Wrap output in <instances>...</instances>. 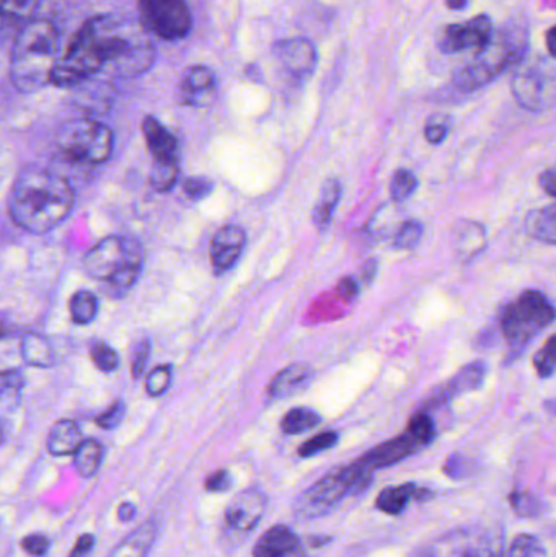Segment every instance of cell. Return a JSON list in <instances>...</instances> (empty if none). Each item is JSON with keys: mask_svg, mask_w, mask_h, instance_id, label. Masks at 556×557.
<instances>
[{"mask_svg": "<svg viewBox=\"0 0 556 557\" xmlns=\"http://www.w3.org/2000/svg\"><path fill=\"white\" fill-rule=\"evenodd\" d=\"M156 62V48L146 29L114 15H97L82 25L59 58L51 85L77 88L98 74L137 77Z\"/></svg>", "mask_w": 556, "mask_h": 557, "instance_id": "6da1fadb", "label": "cell"}, {"mask_svg": "<svg viewBox=\"0 0 556 557\" xmlns=\"http://www.w3.org/2000/svg\"><path fill=\"white\" fill-rule=\"evenodd\" d=\"M74 205V188L64 176L51 170L26 169L13 183L9 212L20 228L41 235L61 225Z\"/></svg>", "mask_w": 556, "mask_h": 557, "instance_id": "7a4b0ae2", "label": "cell"}, {"mask_svg": "<svg viewBox=\"0 0 556 557\" xmlns=\"http://www.w3.org/2000/svg\"><path fill=\"white\" fill-rule=\"evenodd\" d=\"M59 33L46 18H32L20 28L10 58V81L22 94L51 85L59 61Z\"/></svg>", "mask_w": 556, "mask_h": 557, "instance_id": "3957f363", "label": "cell"}, {"mask_svg": "<svg viewBox=\"0 0 556 557\" xmlns=\"http://www.w3.org/2000/svg\"><path fill=\"white\" fill-rule=\"evenodd\" d=\"M144 268V248L129 237L103 238L84 258V270L95 281L103 282L118 295L126 294L139 281Z\"/></svg>", "mask_w": 556, "mask_h": 557, "instance_id": "277c9868", "label": "cell"}, {"mask_svg": "<svg viewBox=\"0 0 556 557\" xmlns=\"http://www.w3.org/2000/svg\"><path fill=\"white\" fill-rule=\"evenodd\" d=\"M372 483V471L355 461L339 468L304 491L294 504V516L302 522L329 516L351 493H362Z\"/></svg>", "mask_w": 556, "mask_h": 557, "instance_id": "5b68a950", "label": "cell"}, {"mask_svg": "<svg viewBox=\"0 0 556 557\" xmlns=\"http://www.w3.org/2000/svg\"><path fill=\"white\" fill-rule=\"evenodd\" d=\"M526 51V33L519 26L493 32L492 38L477 55L456 74V85L462 90H475L490 84L511 64H518Z\"/></svg>", "mask_w": 556, "mask_h": 557, "instance_id": "8992f818", "label": "cell"}, {"mask_svg": "<svg viewBox=\"0 0 556 557\" xmlns=\"http://www.w3.org/2000/svg\"><path fill=\"white\" fill-rule=\"evenodd\" d=\"M55 146L69 162L101 165L113 152V131L90 117L69 121L59 129Z\"/></svg>", "mask_w": 556, "mask_h": 557, "instance_id": "52a82bcc", "label": "cell"}, {"mask_svg": "<svg viewBox=\"0 0 556 557\" xmlns=\"http://www.w3.org/2000/svg\"><path fill=\"white\" fill-rule=\"evenodd\" d=\"M555 320L554 305L542 292L526 290L503 310L499 323L512 346H524Z\"/></svg>", "mask_w": 556, "mask_h": 557, "instance_id": "ba28073f", "label": "cell"}, {"mask_svg": "<svg viewBox=\"0 0 556 557\" xmlns=\"http://www.w3.org/2000/svg\"><path fill=\"white\" fill-rule=\"evenodd\" d=\"M140 26L165 41L186 38L193 28L191 10L186 0H137Z\"/></svg>", "mask_w": 556, "mask_h": 557, "instance_id": "9c48e42d", "label": "cell"}, {"mask_svg": "<svg viewBox=\"0 0 556 557\" xmlns=\"http://www.w3.org/2000/svg\"><path fill=\"white\" fill-rule=\"evenodd\" d=\"M512 95L522 108L544 111L555 103V75L547 65H522L512 77Z\"/></svg>", "mask_w": 556, "mask_h": 557, "instance_id": "30bf717a", "label": "cell"}, {"mask_svg": "<svg viewBox=\"0 0 556 557\" xmlns=\"http://www.w3.org/2000/svg\"><path fill=\"white\" fill-rule=\"evenodd\" d=\"M268 497L258 487L240 491L225 509V529L232 535H250L267 512Z\"/></svg>", "mask_w": 556, "mask_h": 557, "instance_id": "8fae6325", "label": "cell"}, {"mask_svg": "<svg viewBox=\"0 0 556 557\" xmlns=\"http://www.w3.org/2000/svg\"><path fill=\"white\" fill-rule=\"evenodd\" d=\"M493 23L489 15L473 16L464 23H453L441 33L437 45L443 52H460L480 49L492 38Z\"/></svg>", "mask_w": 556, "mask_h": 557, "instance_id": "7c38bea8", "label": "cell"}, {"mask_svg": "<svg viewBox=\"0 0 556 557\" xmlns=\"http://www.w3.org/2000/svg\"><path fill=\"white\" fill-rule=\"evenodd\" d=\"M273 54L284 71L294 77H307L312 74L319 61L316 46L306 38L284 39L274 46Z\"/></svg>", "mask_w": 556, "mask_h": 557, "instance_id": "4fadbf2b", "label": "cell"}, {"mask_svg": "<svg viewBox=\"0 0 556 557\" xmlns=\"http://www.w3.org/2000/svg\"><path fill=\"white\" fill-rule=\"evenodd\" d=\"M247 244L244 228L225 225L215 232L211 244V263L215 274H225L238 263Z\"/></svg>", "mask_w": 556, "mask_h": 557, "instance_id": "5bb4252c", "label": "cell"}, {"mask_svg": "<svg viewBox=\"0 0 556 557\" xmlns=\"http://www.w3.org/2000/svg\"><path fill=\"white\" fill-rule=\"evenodd\" d=\"M180 97L188 107L205 108L218 97V78L206 65H193L183 75Z\"/></svg>", "mask_w": 556, "mask_h": 557, "instance_id": "9a60e30c", "label": "cell"}, {"mask_svg": "<svg viewBox=\"0 0 556 557\" xmlns=\"http://www.w3.org/2000/svg\"><path fill=\"white\" fill-rule=\"evenodd\" d=\"M254 557H309L299 536L286 525H274L261 535Z\"/></svg>", "mask_w": 556, "mask_h": 557, "instance_id": "2e32d148", "label": "cell"}, {"mask_svg": "<svg viewBox=\"0 0 556 557\" xmlns=\"http://www.w3.org/2000/svg\"><path fill=\"white\" fill-rule=\"evenodd\" d=\"M421 445L410 434L398 435L392 441L384 442L378 447L369 450L365 457L359 458V463L365 465L368 470H382V468L394 467L405 458L413 455Z\"/></svg>", "mask_w": 556, "mask_h": 557, "instance_id": "e0dca14e", "label": "cell"}, {"mask_svg": "<svg viewBox=\"0 0 556 557\" xmlns=\"http://www.w3.org/2000/svg\"><path fill=\"white\" fill-rule=\"evenodd\" d=\"M143 133L153 162L178 163V140L159 120L153 116L144 117Z\"/></svg>", "mask_w": 556, "mask_h": 557, "instance_id": "ac0fdd59", "label": "cell"}, {"mask_svg": "<svg viewBox=\"0 0 556 557\" xmlns=\"http://www.w3.org/2000/svg\"><path fill=\"white\" fill-rule=\"evenodd\" d=\"M312 369L304 363H294V366L286 367L281 370L273 382H271L268 393L273 399L289 398L296 393L302 392L304 388L312 382Z\"/></svg>", "mask_w": 556, "mask_h": 557, "instance_id": "d6986e66", "label": "cell"}, {"mask_svg": "<svg viewBox=\"0 0 556 557\" xmlns=\"http://www.w3.org/2000/svg\"><path fill=\"white\" fill-rule=\"evenodd\" d=\"M159 529L153 520L140 523L133 530L116 548L113 549L110 557H149L156 543Z\"/></svg>", "mask_w": 556, "mask_h": 557, "instance_id": "ffe728a7", "label": "cell"}, {"mask_svg": "<svg viewBox=\"0 0 556 557\" xmlns=\"http://www.w3.org/2000/svg\"><path fill=\"white\" fill-rule=\"evenodd\" d=\"M427 490H420L417 484L407 483L401 486L385 487L375 500V506L382 513L397 517L407 509L408 504L413 499H427Z\"/></svg>", "mask_w": 556, "mask_h": 557, "instance_id": "44dd1931", "label": "cell"}, {"mask_svg": "<svg viewBox=\"0 0 556 557\" xmlns=\"http://www.w3.org/2000/svg\"><path fill=\"white\" fill-rule=\"evenodd\" d=\"M82 442H84V435H82L77 422L62 419V421L55 422L49 431L46 447L54 457H67V455L75 454Z\"/></svg>", "mask_w": 556, "mask_h": 557, "instance_id": "7402d4cb", "label": "cell"}, {"mask_svg": "<svg viewBox=\"0 0 556 557\" xmlns=\"http://www.w3.org/2000/svg\"><path fill=\"white\" fill-rule=\"evenodd\" d=\"M25 376L18 370H0V419L13 414L22 401Z\"/></svg>", "mask_w": 556, "mask_h": 557, "instance_id": "603a6c76", "label": "cell"}, {"mask_svg": "<svg viewBox=\"0 0 556 557\" xmlns=\"http://www.w3.org/2000/svg\"><path fill=\"white\" fill-rule=\"evenodd\" d=\"M485 362L477 360V362L469 363L450 380L449 385L441 392L440 399L453 398V396L462 395V393L475 392L485 382Z\"/></svg>", "mask_w": 556, "mask_h": 557, "instance_id": "cb8c5ba5", "label": "cell"}, {"mask_svg": "<svg viewBox=\"0 0 556 557\" xmlns=\"http://www.w3.org/2000/svg\"><path fill=\"white\" fill-rule=\"evenodd\" d=\"M20 350H22L23 360L28 366L39 367V369L54 366V349H52L51 341L41 334H25L20 344Z\"/></svg>", "mask_w": 556, "mask_h": 557, "instance_id": "d4e9b609", "label": "cell"}, {"mask_svg": "<svg viewBox=\"0 0 556 557\" xmlns=\"http://www.w3.org/2000/svg\"><path fill=\"white\" fill-rule=\"evenodd\" d=\"M339 198H342V183L336 178L326 180L320 189L319 202L313 209V224L319 231H325L329 227Z\"/></svg>", "mask_w": 556, "mask_h": 557, "instance_id": "484cf974", "label": "cell"}, {"mask_svg": "<svg viewBox=\"0 0 556 557\" xmlns=\"http://www.w3.org/2000/svg\"><path fill=\"white\" fill-rule=\"evenodd\" d=\"M528 234L534 240L544 242V244H556V209L555 205L547 208L538 209V211L529 212L528 221H526Z\"/></svg>", "mask_w": 556, "mask_h": 557, "instance_id": "4316f807", "label": "cell"}, {"mask_svg": "<svg viewBox=\"0 0 556 557\" xmlns=\"http://www.w3.org/2000/svg\"><path fill=\"white\" fill-rule=\"evenodd\" d=\"M103 445L100 442L95 438H84L75 454L72 455L75 470L82 478L95 476L103 463Z\"/></svg>", "mask_w": 556, "mask_h": 557, "instance_id": "83f0119b", "label": "cell"}, {"mask_svg": "<svg viewBox=\"0 0 556 557\" xmlns=\"http://www.w3.org/2000/svg\"><path fill=\"white\" fill-rule=\"evenodd\" d=\"M485 244V231L477 222H466L456 235V250L464 260H470L482 250Z\"/></svg>", "mask_w": 556, "mask_h": 557, "instance_id": "f1b7e54d", "label": "cell"}, {"mask_svg": "<svg viewBox=\"0 0 556 557\" xmlns=\"http://www.w3.org/2000/svg\"><path fill=\"white\" fill-rule=\"evenodd\" d=\"M98 308L97 295L90 290L75 292L69 301V313L75 324H90L97 318Z\"/></svg>", "mask_w": 556, "mask_h": 557, "instance_id": "f546056e", "label": "cell"}, {"mask_svg": "<svg viewBox=\"0 0 556 557\" xmlns=\"http://www.w3.org/2000/svg\"><path fill=\"white\" fill-rule=\"evenodd\" d=\"M322 422L319 412L309 408H294L286 412L283 421H281V429L284 434L297 435L317 428Z\"/></svg>", "mask_w": 556, "mask_h": 557, "instance_id": "4dcf8cb0", "label": "cell"}, {"mask_svg": "<svg viewBox=\"0 0 556 557\" xmlns=\"http://www.w3.org/2000/svg\"><path fill=\"white\" fill-rule=\"evenodd\" d=\"M42 0H0V16L10 22H29Z\"/></svg>", "mask_w": 556, "mask_h": 557, "instance_id": "1f68e13d", "label": "cell"}, {"mask_svg": "<svg viewBox=\"0 0 556 557\" xmlns=\"http://www.w3.org/2000/svg\"><path fill=\"white\" fill-rule=\"evenodd\" d=\"M178 163L153 162L152 170H150V185L157 191H170L178 182Z\"/></svg>", "mask_w": 556, "mask_h": 557, "instance_id": "d6a6232c", "label": "cell"}, {"mask_svg": "<svg viewBox=\"0 0 556 557\" xmlns=\"http://www.w3.org/2000/svg\"><path fill=\"white\" fill-rule=\"evenodd\" d=\"M418 188V178L411 170L400 169L392 178L391 195L395 202L407 201Z\"/></svg>", "mask_w": 556, "mask_h": 557, "instance_id": "836d02e7", "label": "cell"}, {"mask_svg": "<svg viewBox=\"0 0 556 557\" xmlns=\"http://www.w3.org/2000/svg\"><path fill=\"white\" fill-rule=\"evenodd\" d=\"M90 357L97 369L101 370V372L111 373L120 367V356L104 341H94L90 344Z\"/></svg>", "mask_w": 556, "mask_h": 557, "instance_id": "e575fe53", "label": "cell"}, {"mask_svg": "<svg viewBox=\"0 0 556 557\" xmlns=\"http://www.w3.org/2000/svg\"><path fill=\"white\" fill-rule=\"evenodd\" d=\"M407 432L423 447V445L431 444L436 438L437 428L430 414L418 412L417 416L411 418Z\"/></svg>", "mask_w": 556, "mask_h": 557, "instance_id": "d590c367", "label": "cell"}, {"mask_svg": "<svg viewBox=\"0 0 556 557\" xmlns=\"http://www.w3.org/2000/svg\"><path fill=\"white\" fill-rule=\"evenodd\" d=\"M424 227L421 222L407 221L395 232L394 245L400 250H413L423 238Z\"/></svg>", "mask_w": 556, "mask_h": 557, "instance_id": "8d00e7d4", "label": "cell"}, {"mask_svg": "<svg viewBox=\"0 0 556 557\" xmlns=\"http://www.w3.org/2000/svg\"><path fill=\"white\" fill-rule=\"evenodd\" d=\"M541 543L532 535H518L499 557H538L544 555Z\"/></svg>", "mask_w": 556, "mask_h": 557, "instance_id": "74e56055", "label": "cell"}, {"mask_svg": "<svg viewBox=\"0 0 556 557\" xmlns=\"http://www.w3.org/2000/svg\"><path fill=\"white\" fill-rule=\"evenodd\" d=\"M172 366L156 367L146 379L147 395L153 396V398L162 396L163 393L169 392L170 385H172Z\"/></svg>", "mask_w": 556, "mask_h": 557, "instance_id": "f35d334b", "label": "cell"}, {"mask_svg": "<svg viewBox=\"0 0 556 557\" xmlns=\"http://www.w3.org/2000/svg\"><path fill=\"white\" fill-rule=\"evenodd\" d=\"M336 444H338V434L336 432H322V434L316 435V437L309 438V441L300 445L299 457H316V455L335 447Z\"/></svg>", "mask_w": 556, "mask_h": 557, "instance_id": "ab89813d", "label": "cell"}, {"mask_svg": "<svg viewBox=\"0 0 556 557\" xmlns=\"http://www.w3.org/2000/svg\"><path fill=\"white\" fill-rule=\"evenodd\" d=\"M556 366V337L552 336L545 347H542L534 357V367L539 376L551 379L555 373Z\"/></svg>", "mask_w": 556, "mask_h": 557, "instance_id": "60d3db41", "label": "cell"}, {"mask_svg": "<svg viewBox=\"0 0 556 557\" xmlns=\"http://www.w3.org/2000/svg\"><path fill=\"white\" fill-rule=\"evenodd\" d=\"M450 120L446 114H434L424 126V137L433 146H440L449 136Z\"/></svg>", "mask_w": 556, "mask_h": 557, "instance_id": "b9f144b4", "label": "cell"}, {"mask_svg": "<svg viewBox=\"0 0 556 557\" xmlns=\"http://www.w3.org/2000/svg\"><path fill=\"white\" fill-rule=\"evenodd\" d=\"M511 506L519 517H526V519L538 517L542 510L541 503L531 493H524V491H515L511 494Z\"/></svg>", "mask_w": 556, "mask_h": 557, "instance_id": "7bdbcfd3", "label": "cell"}, {"mask_svg": "<svg viewBox=\"0 0 556 557\" xmlns=\"http://www.w3.org/2000/svg\"><path fill=\"white\" fill-rule=\"evenodd\" d=\"M124 414H126V406L123 401L113 403L107 411L101 412L97 418V425L103 431H113L118 425L123 422Z\"/></svg>", "mask_w": 556, "mask_h": 557, "instance_id": "ee69618b", "label": "cell"}, {"mask_svg": "<svg viewBox=\"0 0 556 557\" xmlns=\"http://www.w3.org/2000/svg\"><path fill=\"white\" fill-rule=\"evenodd\" d=\"M150 357V343L149 341H140L134 350L133 363H131V375L134 379H140L146 373L147 363Z\"/></svg>", "mask_w": 556, "mask_h": 557, "instance_id": "f6af8a7d", "label": "cell"}, {"mask_svg": "<svg viewBox=\"0 0 556 557\" xmlns=\"http://www.w3.org/2000/svg\"><path fill=\"white\" fill-rule=\"evenodd\" d=\"M22 548L26 555L42 557L49 552V548H51V543H49L48 536L36 533V535L25 536V539L22 540Z\"/></svg>", "mask_w": 556, "mask_h": 557, "instance_id": "bcb514c9", "label": "cell"}, {"mask_svg": "<svg viewBox=\"0 0 556 557\" xmlns=\"http://www.w3.org/2000/svg\"><path fill=\"white\" fill-rule=\"evenodd\" d=\"M212 183L206 178H189L185 183V193L193 201H201V199L208 198L212 193Z\"/></svg>", "mask_w": 556, "mask_h": 557, "instance_id": "7dc6e473", "label": "cell"}, {"mask_svg": "<svg viewBox=\"0 0 556 557\" xmlns=\"http://www.w3.org/2000/svg\"><path fill=\"white\" fill-rule=\"evenodd\" d=\"M470 461L467 458L459 457V455H453L449 460L444 465V473L453 480H464V478L470 474Z\"/></svg>", "mask_w": 556, "mask_h": 557, "instance_id": "c3c4849f", "label": "cell"}, {"mask_svg": "<svg viewBox=\"0 0 556 557\" xmlns=\"http://www.w3.org/2000/svg\"><path fill=\"white\" fill-rule=\"evenodd\" d=\"M232 487V476L227 470H219L206 480L208 493H227Z\"/></svg>", "mask_w": 556, "mask_h": 557, "instance_id": "681fc988", "label": "cell"}, {"mask_svg": "<svg viewBox=\"0 0 556 557\" xmlns=\"http://www.w3.org/2000/svg\"><path fill=\"white\" fill-rule=\"evenodd\" d=\"M95 549V536L90 533H85L81 539L75 542L69 557H90Z\"/></svg>", "mask_w": 556, "mask_h": 557, "instance_id": "f907efd6", "label": "cell"}, {"mask_svg": "<svg viewBox=\"0 0 556 557\" xmlns=\"http://www.w3.org/2000/svg\"><path fill=\"white\" fill-rule=\"evenodd\" d=\"M338 294L342 295L346 300H353V298L358 297L359 294V284L351 277H345L338 284Z\"/></svg>", "mask_w": 556, "mask_h": 557, "instance_id": "816d5d0a", "label": "cell"}, {"mask_svg": "<svg viewBox=\"0 0 556 557\" xmlns=\"http://www.w3.org/2000/svg\"><path fill=\"white\" fill-rule=\"evenodd\" d=\"M556 175L555 170H547V172L542 173L541 178H539V183H541V188L547 193L551 198H555L556 196Z\"/></svg>", "mask_w": 556, "mask_h": 557, "instance_id": "f5cc1de1", "label": "cell"}, {"mask_svg": "<svg viewBox=\"0 0 556 557\" xmlns=\"http://www.w3.org/2000/svg\"><path fill=\"white\" fill-rule=\"evenodd\" d=\"M136 516L137 509L133 503H123L118 507V519H120L121 522H131V520L136 519Z\"/></svg>", "mask_w": 556, "mask_h": 557, "instance_id": "db71d44e", "label": "cell"}, {"mask_svg": "<svg viewBox=\"0 0 556 557\" xmlns=\"http://www.w3.org/2000/svg\"><path fill=\"white\" fill-rule=\"evenodd\" d=\"M469 3V0H446L447 9L450 10H464Z\"/></svg>", "mask_w": 556, "mask_h": 557, "instance_id": "11a10c76", "label": "cell"}, {"mask_svg": "<svg viewBox=\"0 0 556 557\" xmlns=\"http://www.w3.org/2000/svg\"><path fill=\"white\" fill-rule=\"evenodd\" d=\"M7 435H9V424H7V419H0V445L7 441Z\"/></svg>", "mask_w": 556, "mask_h": 557, "instance_id": "9f6ffc18", "label": "cell"}, {"mask_svg": "<svg viewBox=\"0 0 556 557\" xmlns=\"http://www.w3.org/2000/svg\"><path fill=\"white\" fill-rule=\"evenodd\" d=\"M555 29L552 28L551 32L547 33V45H548V52H551L552 58L555 55Z\"/></svg>", "mask_w": 556, "mask_h": 557, "instance_id": "6f0895ef", "label": "cell"}, {"mask_svg": "<svg viewBox=\"0 0 556 557\" xmlns=\"http://www.w3.org/2000/svg\"><path fill=\"white\" fill-rule=\"evenodd\" d=\"M7 333H9V327L3 324V321H0V337L5 336Z\"/></svg>", "mask_w": 556, "mask_h": 557, "instance_id": "680465c9", "label": "cell"}]
</instances>
